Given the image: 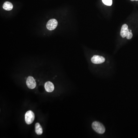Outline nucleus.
Listing matches in <instances>:
<instances>
[{"mask_svg":"<svg viewBox=\"0 0 138 138\" xmlns=\"http://www.w3.org/2000/svg\"><path fill=\"white\" fill-rule=\"evenodd\" d=\"M92 127L93 129L98 134H104L106 130L104 126L102 123L97 121H95L93 123Z\"/></svg>","mask_w":138,"mask_h":138,"instance_id":"nucleus-1","label":"nucleus"},{"mask_svg":"<svg viewBox=\"0 0 138 138\" xmlns=\"http://www.w3.org/2000/svg\"><path fill=\"white\" fill-rule=\"evenodd\" d=\"M35 114L32 111H28L25 114V121L27 124H30L34 122Z\"/></svg>","mask_w":138,"mask_h":138,"instance_id":"nucleus-2","label":"nucleus"},{"mask_svg":"<svg viewBox=\"0 0 138 138\" xmlns=\"http://www.w3.org/2000/svg\"><path fill=\"white\" fill-rule=\"evenodd\" d=\"M58 25V21L56 19H52L49 20L46 24V28L49 30L55 29Z\"/></svg>","mask_w":138,"mask_h":138,"instance_id":"nucleus-3","label":"nucleus"},{"mask_svg":"<svg viewBox=\"0 0 138 138\" xmlns=\"http://www.w3.org/2000/svg\"><path fill=\"white\" fill-rule=\"evenodd\" d=\"M26 84L28 88L30 89H34L36 86V82L34 78L29 76L27 78Z\"/></svg>","mask_w":138,"mask_h":138,"instance_id":"nucleus-4","label":"nucleus"},{"mask_svg":"<svg viewBox=\"0 0 138 138\" xmlns=\"http://www.w3.org/2000/svg\"><path fill=\"white\" fill-rule=\"evenodd\" d=\"M91 61L93 63L99 64L104 63L105 61V59L102 56L94 55L91 58Z\"/></svg>","mask_w":138,"mask_h":138,"instance_id":"nucleus-5","label":"nucleus"},{"mask_svg":"<svg viewBox=\"0 0 138 138\" xmlns=\"http://www.w3.org/2000/svg\"><path fill=\"white\" fill-rule=\"evenodd\" d=\"M129 30L128 29V26L127 24H125L123 25L121 28V31H120V36L123 38L126 37L127 35L129 33Z\"/></svg>","mask_w":138,"mask_h":138,"instance_id":"nucleus-6","label":"nucleus"},{"mask_svg":"<svg viewBox=\"0 0 138 138\" xmlns=\"http://www.w3.org/2000/svg\"><path fill=\"white\" fill-rule=\"evenodd\" d=\"M45 88L47 92L51 93L53 92L54 90V84L50 81H47L45 83Z\"/></svg>","mask_w":138,"mask_h":138,"instance_id":"nucleus-7","label":"nucleus"},{"mask_svg":"<svg viewBox=\"0 0 138 138\" xmlns=\"http://www.w3.org/2000/svg\"><path fill=\"white\" fill-rule=\"evenodd\" d=\"M3 8L5 10L10 11L12 10L13 9V5L12 3L10 2H6L3 3Z\"/></svg>","mask_w":138,"mask_h":138,"instance_id":"nucleus-8","label":"nucleus"},{"mask_svg":"<svg viewBox=\"0 0 138 138\" xmlns=\"http://www.w3.org/2000/svg\"><path fill=\"white\" fill-rule=\"evenodd\" d=\"M35 131L37 135H40L43 133L42 127L39 123H37L35 125Z\"/></svg>","mask_w":138,"mask_h":138,"instance_id":"nucleus-9","label":"nucleus"},{"mask_svg":"<svg viewBox=\"0 0 138 138\" xmlns=\"http://www.w3.org/2000/svg\"><path fill=\"white\" fill-rule=\"evenodd\" d=\"M103 3L107 6H111L112 5V0H102Z\"/></svg>","mask_w":138,"mask_h":138,"instance_id":"nucleus-10","label":"nucleus"},{"mask_svg":"<svg viewBox=\"0 0 138 138\" xmlns=\"http://www.w3.org/2000/svg\"><path fill=\"white\" fill-rule=\"evenodd\" d=\"M132 37H133V34L132 33L131 30H130V32H129L128 34L127 35L126 38L127 39H130L132 38Z\"/></svg>","mask_w":138,"mask_h":138,"instance_id":"nucleus-11","label":"nucleus"},{"mask_svg":"<svg viewBox=\"0 0 138 138\" xmlns=\"http://www.w3.org/2000/svg\"><path fill=\"white\" fill-rule=\"evenodd\" d=\"M131 0L132 1H135V0H136V1H138V0Z\"/></svg>","mask_w":138,"mask_h":138,"instance_id":"nucleus-12","label":"nucleus"}]
</instances>
